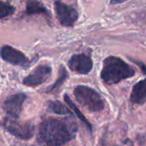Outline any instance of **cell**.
I'll list each match as a JSON object with an SVG mask.
<instances>
[{
    "instance_id": "obj_1",
    "label": "cell",
    "mask_w": 146,
    "mask_h": 146,
    "mask_svg": "<svg viewBox=\"0 0 146 146\" xmlns=\"http://www.w3.org/2000/svg\"><path fill=\"white\" fill-rule=\"evenodd\" d=\"M78 130V124L69 118L46 119L39 126L37 142L40 146H64L75 137Z\"/></svg>"
},
{
    "instance_id": "obj_2",
    "label": "cell",
    "mask_w": 146,
    "mask_h": 146,
    "mask_svg": "<svg viewBox=\"0 0 146 146\" xmlns=\"http://www.w3.org/2000/svg\"><path fill=\"white\" fill-rule=\"evenodd\" d=\"M136 70L123 59L114 56H109L103 61L101 78L107 84H116L122 80L132 78Z\"/></svg>"
},
{
    "instance_id": "obj_3",
    "label": "cell",
    "mask_w": 146,
    "mask_h": 146,
    "mask_svg": "<svg viewBox=\"0 0 146 146\" xmlns=\"http://www.w3.org/2000/svg\"><path fill=\"white\" fill-rule=\"evenodd\" d=\"M74 96L78 103L91 113L100 112L104 109V102L98 92L94 89L78 85L74 89Z\"/></svg>"
},
{
    "instance_id": "obj_4",
    "label": "cell",
    "mask_w": 146,
    "mask_h": 146,
    "mask_svg": "<svg viewBox=\"0 0 146 146\" xmlns=\"http://www.w3.org/2000/svg\"><path fill=\"white\" fill-rule=\"evenodd\" d=\"M3 125L10 134L20 139L29 140L35 135V125L30 122H22L7 117Z\"/></svg>"
},
{
    "instance_id": "obj_5",
    "label": "cell",
    "mask_w": 146,
    "mask_h": 146,
    "mask_svg": "<svg viewBox=\"0 0 146 146\" xmlns=\"http://www.w3.org/2000/svg\"><path fill=\"white\" fill-rule=\"evenodd\" d=\"M54 9L58 20L64 27H72L78 19L77 10L59 0L54 2Z\"/></svg>"
},
{
    "instance_id": "obj_6",
    "label": "cell",
    "mask_w": 146,
    "mask_h": 146,
    "mask_svg": "<svg viewBox=\"0 0 146 146\" xmlns=\"http://www.w3.org/2000/svg\"><path fill=\"white\" fill-rule=\"evenodd\" d=\"M0 56L4 61L11 64L22 66L24 68L29 66V59L26 57V55L11 46H4L0 50Z\"/></svg>"
},
{
    "instance_id": "obj_7",
    "label": "cell",
    "mask_w": 146,
    "mask_h": 146,
    "mask_svg": "<svg viewBox=\"0 0 146 146\" xmlns=\"http://www.w3.org/2000/svg\"><path fill=\"white\" fill-rule=\"evenodd\" d=\"M27 95L24 93L15 94L7 98L3 105V108L8 114L9 118L17 119L22 113L23 106L27 99Z\"/></svg>"
},
{
    "instance_id": "obj_8",
    "label": "cell",
    "mask_w": 146,
    "mask_h": 146,
    "mask_svg": "<svg viewBox=\"0 0 146 146\" xmlns=\"http://www.w3.org/2000/svg\"><path fill=\"white\" fill-rule=\"evenodd\" d=\"M68 66L70 70L78 73V74L86 75L89 74L93 68V61L90 56L87 54H75L70 58Z\"/></svg>"
},
{
    "instance_id": "obj_9",
    "label": "cell",
    "mask_w": 146,
    "mask_h": 146,
    "mask_svg": "<svg viewBox=\"0 0 146 146\" xmlns=\"http://www.w3.org/2000/svg\"><path fill=\"white\" fill-rule=\"evenodd\" d=\"M52 73V68L46 64H41L37 66L35 70L23 78V83L29 87H36L44 84Z\"/></svg>"
},
{
    "instance_id": "obj_10",
    "label": "cell",
    "mask_w": 146,
    "mask_h": 146,
    "mask_svg": "<svg viewBox=\"0 0 146 146\" xmlns=\"http://www.w3.org/2000/svg\"><path fill=\"white\" fill-rule=\"evenodd\" d=\"M131 102L133 104H143L146 102V78L137 82L132 88Z\"/></svg>"
},
{
    "instance_id": "obj_11",
    "label": "cell",
    "mask_w": 146,
    "mask_h": 146,
    "mask_svg": "<svg viewBox=\"0 0 146 146\" xmlns=\"http://www.w3.org/2000/svg\"><path fill=\"white\" fill-rule=\"evenodd\" d=\"M27 15H37V14H46L48 15V11L45 5L38 1V0H29L26 4Z\"/></svg>"
},
{
    "instance_id": "obj_12",
    "label": "cell",
    "mask_w": 146,
    "mask_h": 146,
    "mask_svg": "<svg viewBox=\"0 0 146 146\" xmlns=\"http://www.w3.org/2000/svg\"><path fill=\"white\" fill-rule=\"evenodd\" d=\"M48 111L58 115H72L71 111L59 101H50L47 105Z\"/></svg>"
},
{
    "instance_id": "obj_13",
    "label": "cell",
    "mask_w": 146,
    "mask_h": 146,
    "mask_svg": "<svg viewBox=\"0 0 146 146\" xmlns=\"http://www.w3.org/2000/svg\"><path fill=\"white\" fill-rule=\"evenodd\" d=\"M64 101H65V102L68 104V106L73 110V112H74V113L77 115V118H78L85 125H86V127L88 128V130L90 131V132L91 133L92 132V125H91V124L90 123V121L85 118V116L81 113V111L79 110V108L76 106V104L72 102V100L69 97V96L68 95H64Z\"/></svg>"
},
{
    "instance_id": "obj_14",
    "label": "cell",
    "mask_w": 146,
    "mask_h": 146,
    "mask_svg": "<svg viewBox=\"0 0 146 146\" xmlns=\"http://www.w3.org/2000/svg\"><path fill=\"white\" fill-rule=\"evenodd\" d=\"M67 77H68V72H67V70H65V68L63 65H61L60 68H59V74H58V79L55 81V83L51 87H49L47 89L46 92H52V91L58 90L64 83V81L66 80Z\"/></svg>"
},
{
    "instance_id": "obj_15",
    "label": "cell",
    "mask_w": 146,
    "mask_h": 146,
    "mask_svg": "<svg viewBox=\"0 0 146 146\" xmlns=\"http://www.w3.org/2000/svg\"><path fill=\"white\" fill-rule=\"evenodd\" d=\"M16 8L10 5L9 3H5L0 1V19H3L9 16H11L15 13Z\"/></svg>"
},
{
    "instance_id": "obj_16",
    "label": "cell",
    "mask_w": 146,
    "mask_h": 146,
    "mask_svg": "<svg viewBox=\"0 0 146 146\" xmlns=\"http://www.w3.org/2000/svg\"><path fill=\"white\" fill-rule=\"evenodd\" d=\"M102 146H122V145L116 144V143H112L109 141H108V140H106L105 138L102 137Z\"/></svg>"
},
{
    "instance_id": "obj_17",
    "label": "cell",
    "mask_w": 146,
    "mask_h": 146,
    "mask_svg": "<svg viewBox=\"0 0 146 146\" xmlns=\"http://www.w3.org/2000/svg\"><path fill=\"white\" fill-rule=\"evenodd\" d=\"M134 63H136L141 69H142V70H143V73L144 75H146V66L143 64V63H141V62H137V61H135V60H132Z\"/></svg>"
},
{
    "instance_id": "obj_18",
    "label": "cell",
    "mask_w": 146,
    "mask_h": 146,
    "mask_svg": "<svg viewBox=\"0 0 146 146\" xmlns=\"http://www.w3.org/2000/svg\"><path fill=\"white\" fill-rule=\"evenodd\" d=\"M125 1H127V0H111L110 5H119V4H122Z\"/></svg>"
},
{
    "instance_id": "obj_19",
    "label": "cell",
    "mask_w": 146,
    "mask_h": 146,
    "mask_svg": "<svg viewBox=\"0 0 146 146\" xmlns=\"http://www.w3.org/2000/svg\"><path fill=\"white\" fill-rule=\"evenodd\" d=\"M123 143H125V144H127L128 146H134V143H133V142H132V141H131L130 138H125V139L124 140Z\"/></svg>"
}]
</instances>
